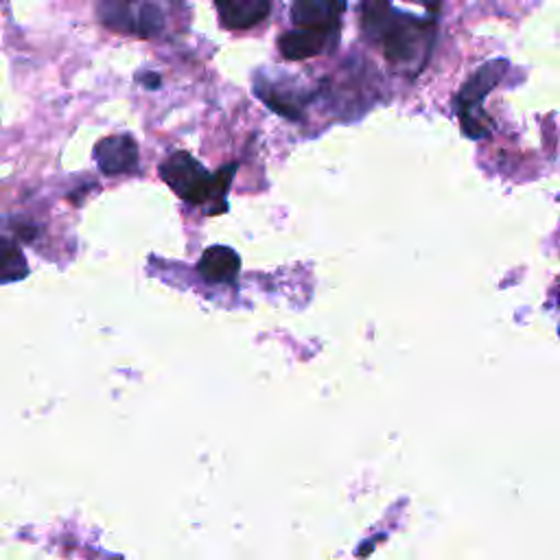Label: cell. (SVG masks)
I'll use <instances>...</instances> for the list:
<instances>
[{"label":"cell","mask_w":560,"mask_h":560,"mask_svg":"<svg viewBox=\"0 0 560 560\" xmlns=\"http://www.w3.org/2000/svg\"><path fill=\"white\" fill-rule=\"evenodd\" d=\"M362 27L392 64H423L436 36V16L401 10V0H364Z\"/></svg>","instance_id":"6da1fadb"},{"label":"cell","mask_w":560,"mask_h":560,"mask_svg":"<svg viewBox=\"0 0 560 560\" xmlns=\"http://www.w3.org/2000/svg\"><path fill=\"white\" fill-rule=\"evenodd\" d=\"M99 19L112 32L141 38H154L165 27L162 14L151 0H101Z\"/></svg>","instance_id":"7a4b0ae2"},{"label":"cell","mask_w":560,"mask_h":560,"mask_svg":"<svg viewBox=\"0 0 560 560\" xmlns=\"http://www.w3.org/2000/svg\"><path fill=\"white\" fill-rule=\"evenodd\" d=\"M503 73H506V62L503 60L488 62L458 93L455 108H458V114H460V121H462V130L468 138L486 136V125L482 123L479 106H482L484 97L501 82Z\"/></svg>","instance_id":"3957f363"},{"label":"cell","mask_w":560,"mask_h":560,"mask_svg":"<svg viewBox=\"0 0 560 560\" xmlns=\"http://www.w3.org/2000/svg\"><path fill=\"white\" fill-rule=\"evenodd\" d=\"M160 178L178 197L188 204L210 202L212 175L186 151L171 154L160 167Z\"/></svg>","instance_id":"277c9868"},{"label":"cell","mask_w":560,"mask_h":560,"mask_svg":"<svg viewBox=\"0 0 560 560\" xmlns=\"http://www.w3.org/2000/svg\"><path fill=\"white\" fill-rule=\"evenodd\" d=\"M346 10V0H294L292 21L299 29L333 34Z\"/></svg>","instance_id":"5b68a950"},{"label":"cell","mask_w":560,"mask_h":560,"mask_svg":"<svg viewBox=\"0 0 560 560\" xmlns=\"http://www.w3.org/2000/svg\"><path fill=\"white\" fill-rule=\"evenodd\" d=\"M95 158L99 169L106 175H119L134 171L138 165V147L132 136L119 134V136H108L97 143L95 147Z\"/></svg>","instance_id":"8992f818"},{"label":"cell","mask_w":560,"mask_h":560,"mask_svg":"<svg viewBox=\"0 0 560 560\" xmlns=\"http://www.w3.org/2000/svg\"><path fill=\"white\" fill-rule=\"evenodd\" d=\"M226 29H249L269 16L271 0H215Z\"/></svg>","instance_id":"52a82bcc"},{"label":"cell","mask_w":560,"mask_h":560,"mask_svg":"<svg viewBox=\"0 0 560 560\" xmlns=\"http://www.w3.org/2000/svg\"><path fill=\"white\" fill-rule=\"evenodd\" d=\"M239 269H241L239 254L226 245L208 247L197 263V271L202 273L204 280H208V283H232Z\"/></svg>","instance_id":"ba28073f"},{"label":"cell","mask_w":560,"mask_h":560,"mask_svg":"<svg viewBox=\"0 0 560 560\" xmlns=\"http://www.w3.org/2000/svg\"><path fill=\"white\" fill-rule=\"evenodd\" d=\"M333 34L318 29H294L278 40V49L288 60H309L325 51L329 38Z\"/></svg>","instance_id":"9c48e42d"},{"label":"cell","mask_w":560,"mask_h":560,"mask_svg":"<svg viewBox=\"0 0 560 560\" xmlns=\"http://www.w3.org/2000/svg\"><path fill=\"white\" fill-rule=\"evenodd\" d=\"M254 90L258 95L260 101H265L273 112L283 114L288 119H299L303 117V104L305 99L301 97V93L290 90V88H280L278 84H271L267 77L256 80L254 82Z\"/></svg>","instance_id":"30bf717a"},{"label":"cell","mask_w":560,"mask_h":560,"mask_svg":"<svg viewBox=\"0 0 560 560\" xmlns=\"http://www.w3.org/2000/svg\"><path fill=\"white\" fill-rule=\"evenodd\" d=\"M27 273H29V267L19 243L5 239L3 241V280L5 283H12V280H23Z\"/></svg>","instance_id":"8fae6325"},{"label":"cell","mask_w":560,"mask_h":560,"mask_svg":"<svg viewBox=\"0 0 560 560\" xmlns=\"http://www.w3.org/2000/svg\"><path fill=\"white\" fill-rule=\"evenodd\" d=\"M234 171H236V165H228L221 171L212 173V191H210V208H208V212H212V208H215L212 204H217V212H226L228 210L226 197H228Z\"/></svg>","instance_id":"7c38bea8"},{"label":"cell","mask_w":560,"mask_h":560,"mask_svg":"<svg viewBox=\"0 0 560 560\" xmlns=\"http://www.w3.org/2000/svg\"><path fill=\"white\" fill-rule=\"evenodd\" d=\"M558 305H560V292H558Z\"/></svg>","instance_id":"4fadbf2b"}]
</instances>
